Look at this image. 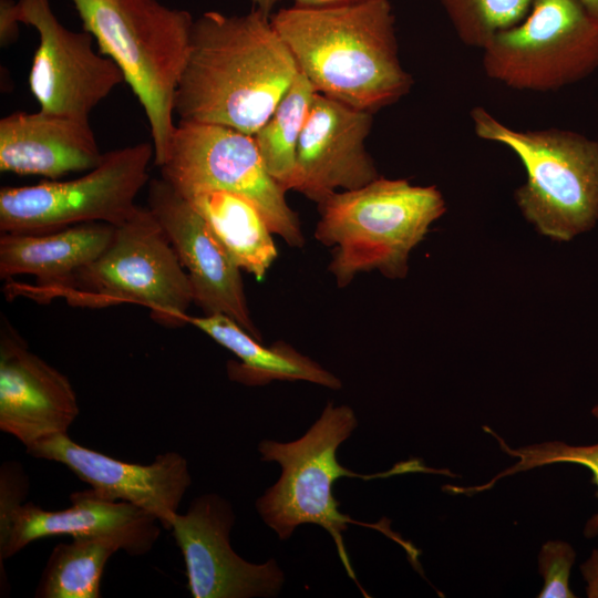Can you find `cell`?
<instances>
[{"instance_id":"1","label":"cell","mask_w":598,"mask_h":598,"mask_svg":"<svg viewBox=\"0 0 598 598\" xmlns=\"http://www.w3.org/2000/svg\"><path fill=\"white\" fill-rule=\"evenodd\" d=\"M299 73L271 18L204 12L194 20L174 97L179 121L254 135Z\"/></svg>"},{"instance_id":"2","label":"cell","mask_w":598,"mask_h":598,"mask_svg":"<svg viewBox=\"0 0 598 598\" xmlns=\"http://www.w3.org/2000/svg\"><path fill=\"white\" fill-rule=\"evenodd\" d=\"M271 22L317 93L375 112L409 93L389 0L283 8Z\"/></svg>"},{"instance_id":"3","label":"cell","mask_w":598,"mask_h":598,"mask_svg":"<svg viewBox=\"0 0 598 598\" xmlns=\"http://www.w3.org/2000/svg\"><path fill=\"white\" fill-rule=\"evenodd\" d=\"M317 205L320 218L313 235L333 247L329 270L340 288L372 270L404 278L411 250L445 212L435 186L381 176L362 187L336 192Z\"/></svg>"},{"instance_id":"4","label":"cell","mask_w":598,"mask_h":598,"mask_svg":"<svg viewBox=\"0 0 598 598\" xmlns=\"http://www.w3.org/2000/svg\"><path fill=\"white\" fill-rule=\"evenodd\" d=\"M100 53L122 71L147 118L159 166L175 128L174 97L194 24L193 16L158 0H69Z\"/></svg>"},{"instance_id":"5","label":"cell","mask_w":598,"mask_h":598,"mask_svg":"<svg viewBox=\"0 0 598 598\" xmlns=\"http://www.w3.org/2000/svg\"><path fill=\"white\" fill-rule=\"evenodd\" d=\"M358 426L354 411L348 405H334L328 402L318 420L298 440L277 442L262 440L258 445L260 460L276 462L281 467L278 481L257 501L256 509L278 536L286 540L295 529L303 524H315L324 528L332 537L337 553L349 577L355 575L343 544L342 533L350 524L372 527L384 533L404 547L416 559V550L398 538L388 524H365L352 519L339 511V503L333 495V484L341 477L372 480L394 473L362 475L342 466L337 458L338 447Z\"/></svg>"},{"instance_id":"6","label":"cell","mask_w":598,"mask_h":598,"mask_svg":"<svg viewBox=\"0 0 598 598\" xmlns=\"http://www.w3.org/2000/svg\"><path fill=\"white\" fill-rule=\"evenodd\" d=\"M63 298L79 308L138 303L166 327L187 323L192 286L166 233L147 207L136 206L114 226L112 240L93 261L34 300Z\"/></svg>"},{"instance_id":"7","label":"cell","mask_w":598,"mask_h":598,"mask_svg":"<svg viewBox=\"0 0 598 598\" xmlns=\"http://www.w3.org/2000/svg\"><path fill=\"white\" fill-rule=\"evenodd\" d=\"M477 137L503 144L522 161L527 182L515 194L543 235L568 241L598 221V142L577 132L517 131L481 106L471 111Z\"/></svg>"},{"instance_id":"8","label":"cell","mask_w":598,"mask_h":598,"mask_svg":"<svg viewBox=\"0 0 598 598\" xmlns=\"http://www.w3.org/2000/svg\"><path fill=\"white\" fill-rule=\"evenodd\" d=\"M158 167L161 178L184 197L212 189L245 196L275 235L291 247L305 245L299 217L288 205L286 190L266 169L252 135L216 124L178 121Z\"/></svg>"},{"instance_id":"9","label":"cell","mask_w":598,"mask_h":598,"mask_svg":"<svg viewBox=\"0 0 598 598\" xmlns=\"http://www.w3.org/2000/svg\"><path fill=\"white\" fill-rule=\"evenodd\" d=\"M154 159L151 143L107 153L83 176L0 189V231L45 234L87 223L118 225L135 209Z\"/></svg>"},{"instance_id":"10","label":"cell","mask_w":598,"mask_h":598,"mask_svg":"<svg viewBox=\"0 0 598 598\" xmlns=\"http://www.w3.org/2000/svg\"><path fill=\"white\" fill-rule=\"evenodd\" d=\"M485 74L516 90L554 91L598 70V22L579 0H534L483 47Z\"/></svg>"},{"instance_id":"11","label":"cell","mask_w":598,"mask_h":598,"mask_svg":"<svg viewBox=\"0 0 598 598\" xmlns=\"http://www.w3.org/2000/svg\"><path fill=\"white\" fill-rule=\"evenodd\" d=\"M20 21L39 35L30 73V91L39 109L89 120L90 113L125 82L116 63L93 49L87 31L65 28L50 0H17Z\"/></svg>"},{"instance_id":"12","label":"cell","mask_w":598,"mask_h":598,"mask_svg":"<svg viewBox=\"0 0 598 598\" xmlns=\"http://www.w3.org/2000/svg\"><path fill=\"white\" fill-rule=\"evenodd\" d=\"M236 515L217 494L195 497L187 511L177 513L168 532L178 546L193 598L275 597L285 574L274 558L254 564L230 545Z\"/></svg>"},{"instance_id":"13","label":"cell","mask_w":598,"mask_h":598,"mask_svg":"<svg viewBox=\"0 0 598 598\" xmlns=\"http://www.w3.org/2000/svg\"><path fill=\"white\" fill-rule=\"evenodd\" d=\"M148 208L184 267L193 300L205 315L221 313L262 341L251 319L241 269L190 203L163 178L148 182Z\"/></svg>"},{"instance_id":"14","label":"cell","mask_w":598,"mask_h":598,"mask_svg":"<svg viewBox=\"0 0 598 598\" xmlns=\"http://www.w3.org/2000/svg\"><path fill=\"white\" fill-rule=\"evenodd\" d=\"M33 457L60 463L90 485L100 498L130 503L158 519L169 530L192 484L186 458L174 451L158 454L150 464L130 463L58 435L29 448Z\"/></svg>"},{"instance_id":"15","label":"cell","mask_w":598,"mask_h":598,"mask_svg":"<svg viewBox=\"0 0 598 598\" xmlns=\"http://www.w3.org/2000/svg\"><path fill=\"white\" fill-rule=\"evenodd\" d=\"M372 114L316 93L298 143L290 190L319 204L380 177L365 150Z\"/></svg>"},{"instance_id":"16","label":"cell","mask_w":598,"mask_h":598,"mask_svg":"<svg viewBox=\"0 0 598 598\" xmlns=\"http://www.w3.org/2000/svg\"><path fill=\"white\" fill-rule=\"evenodd\" d=\"M69 378L29 350L2 318L0 330V430L25 448L69 433L79 416Z\"/></svg>"},{"instance_id":"17","label":"cell","mask_w":598,"mask_h":598,"mask_svg":"<svg viewBox=\"0 0 598 598\" xmlns=\"http://www.w3.org/2000/svg\"><path fill=\"white\" fill-rule=\"evenodd\" d=\"M71 506L45 511L22 503L0 516V567L29 544L50 536L103 538L130 556L152 550L161 534V523L145 511L121 501H107L90 488L70 495Z\"/></svg>"},{"instance_id":"18","label":"cell","mask_w":598,"mask_h":598,"mask_svg":"<svg viewBox=\"0 0 598 598\" xmlns=\"http://www.w3.org/2000/svg\"><path fill=\"white\" fill-rule=\"evenodd\" d=\"M103 156L86 118L39 109L0 120L1 172L58 179L96 167Z\"/></svg>"},{"instance_id":"19","label":"cell","mask_w":598,"mask_h":598,"mask_svg":"<svg viewBox=\"0 0 598 598\" xmlns=\"http://www.w3.org/2000/svg\"><path fill=\"white\" fill-rule=\"evenodd\" d=\"M114 226L87 223L45 234H9L0 237V277H35V283L8 282L10 297L34 300L40 293L65 282L80 268L97 258L109 246Z\"/></svg>"},{"instance_id":"20","label":"cell","mask_w":598,"mask_h":598,"mask_svg":"<svg viewBox=\"0 0 598 598\" xmlns=\"http://www.w3.org/2000/svg\"><path fill=\"white\" fill-rule=\"evenodd\" d=\"M187 323L238 358V362L227 364L228 377L236 382L264 385L271 381H307L332 390L342 386L338 377L290 344L278 341L267 347L225 315L188 316Z\"/></svg>"},{"instance_id":"21","label":"cell","mask_w":598,"mask_h":598,"mask_svg":"<svg viewBox=\"0 0 598 598\" xmlns=\"http://www.w3.org/2000/svg\"><path fill=\"white\" fill-rule=\"evenodd\" d=\"M185 198L236 265L258 281L264 280L278 250L274 233L257 206L243 195L220 189L202 190Z\"/></svg>"},{"instance_id":"22","label":"cell","mask_w":598,"mask_h":598,"mask_svg":"<svg viewBox=\"0 0 598 598\" xmlns=\"http://www.w3.org/2000/svg\"><path fill=\"white\" fill-rule=\"evenodd\" d=\"M118 550L113 542L103 538L59 543L48 557L34 597L101 598L105 565Z\"/></svg>"},{"instance_id":"23","label":"cell","mask_w":598,"mask_h":598,"mask_svg":"<svg viewBox=\"0 0 598 598\" xmlns=\"http://www.w3.org/2000/svg\"><path fill=\"white\" fill-rule=\"evenodd\" d=\"M316 93L299 72L269 118L252 135L266 169L286 192L291 189L298 143Z\"/></svg>"},{"instance_id":"24","label":"cell","mask_w":598,"mask_h":598,"mask_svg":"<svg viewBox=\"0 0 598 598\" xmlns=\"http://www.w3.org/2000/svg\"><path fill=\"white\" fill-rule=\"evenodd\" d=\"M483 430L497 440L504 453L516 457L518 461L483 485L470 487L447 485L446 491L448 493L472 496L492 488L497 481L509 475L556 463H571L585 466L591 472V483L597 487L596 497L598 498V443L591 445H570L560 441H550L512 448L488 426H483ZM584 535L586 538H592L598 535V512L587 520L584 527Z\"/></svg>"},{"instance_id":"25","label":"cell","mask_w":598,"mask_h":598,"mask_svg":"<svg viewBox=\"0 0 598 598\" xmlns=\"http://www.w3.org/2000/svg\"><path fill=\"white\" fill-rule=\"evenodd\" d=\"M457 37L483 49L498 32L519 23L534 0H440Z\"/></svg>"},{"instance_id":"26","label":"cell","mask_w":598,"mask_h":598,"mask_svg":"<svg viewBox=\"0 0 598 598\" xmlns=\"http://www.w3.org/2000/svg\"><path fill=\"white\" fill-rule=\"evenodd\" d=\"M576 551L564 540L546 542L538 554V571L544 578L539 598H575L569 587Z\"/></svg>"},{"instance_id":"27","label":"cell","mask_w":598,"mask_h":598,"mask_svg":"<svg viewBox=\"0 0 598 598\" xmlns=\"http://www.w3.org/2000/svg\"><path fill=\"white\" fill-rule=\"evenodd\" d=\"M20 23L18 2L0 0V45L2 48L18 40Z\"/></svg>"},{"instance_id":"28","label":"cell","mask_w":598,"mask_h":598,"mask_svg":"<svg viewBox=\"0 0 598 598\" xmlns=\"http://www.w3.org/2000/svg\"><path fill=\"white\" fill-rule=\"evenodd\" d=\"M580 573L586 581V594L598 598V548L592 549L588 559L580 565Z\"/></svg>"},{"instance_id":"29","label":"cell","mask_w":598,"mask_h":598,"mask_svg":"<svg viewBox=\"0 0 598 598\" xmlns=\"http://www.w3.org/2000/svg\"><path fill=\"white\" fill-rule=\"evenodd\" d=\"M295 7L300 8H327V7H339V6H349L373 0H292Z\"/></svg>"},{"instance_id":"30","label":"cell","mask_w":598,"mask_h":598,"mask_svg":"<svg viewBox=\"0 0 598 598\" xmlns=\"http://www.w3.org/2000/svg\"><path fill=\"white\" fill-rule=\"evenodd\" d=\"M279 0H251L252 8L264 14L271 17V11Z\"/></svg>"},{"instance_id":"31","label":"cell","mask_w":598,"mask_h":598,"mask_svg":"<svg viewBox=\"0 0 598 598\" xmlns=\"http://www.w3.org/2000/svg\"><path fill=\"white\" fill-rule=\"evenodd\" d=\"M586 11L598 22V0H579Z\"/></svg>"},{"instance_id":"32","label":"cell","mask_w":598,"mask_h":598,"mask_svg":"<svg viewBox=\"0 0 598 598\" xmlns=\"http://www.w3.org/2000/svg\"><path fill=\"white\" fill-rule=\"evenodd\" d=\"M591 413L595 417L598 419V404L592 408Z\"/></svg>"}]
</instances>
